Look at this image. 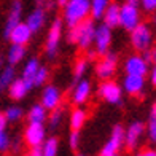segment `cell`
<instances>
[{
	"mask_svg": "<svg viewBox=\"0 0 156 156\" xmlns=\"http://www.w3.org/2000/svg\"><path fill=\"white\" fill-rule=\"evenodd\" d=\"M151 24H153V27L156 29V13H153V15H151Z\"/></svg>",
	"mask_w": 156,
	"mask_h": 156,
	"instance_id": "41",
	"label": "cell"
},
{
	"mask_svg": "<svg viewBox=\"0 0 156 156\" xmlns=\"http://www.w3.org/2000/svg\"><path fill=\"white\" fill-rule=\"evenodd\" d=\"M30 38H32V32L24 23H19L8 35V40L11 41V45H21V46H26L30 41Z\"/></svg>",
	"mask_w": 156,
	"mask_h": 156,
	"instance_id": "18",
	"label": "cell"
},
{
	"mask_svg": "<svg viewBox=\"0 0 156 156\" xmlns=\"http://www.w3.org/2000/svg\"><path fill=\"white\" fill-rule=\"evenodd\" d=\"M27 56V49L26 46H21V45H11L8 49V54H6V61H8V66L15 67L18 64H21Z\"/></svg>",
	"mask_w": 156,
	"mask_h": 156,
	"instance_id": "23",
	"label": "cell"
},
{
	"mask_svg": "<svg viewBox=\"0 0 156 156\" xmlns=\"http://www.w3.org/2000/svg\"><path fill=\"white\" fill-rule=\"evenodd\" d=\"M88 69H89V61H88L86 58L76 59L75 66H73V78H75V81L83 80V76L86 75Z\"/></svg>",
	"mask_w": 156,
	"mask_h": 156,
	"instance_id": "28",
	"label": "cell"
},
{
	"mask_svg": "<svg viewBox=\"0 0 156 156\" xmlns=\"http://www.w3.org/2000/svg\"><path fill=\"white\" fill-rule=\"evenodd\" d=\"M21 19H23V2L18 0V2L11 3V8L8 11V18L5 21V29H3V37L5 38H8L10 32L15 29L19 23H23Z\"/></svg>",
	"mask_w": 156,
	"mask_h": 156,
	"instance_id": "16",
	"label": "cell"
},
{
	"mask_svg": "<svg viewBox=\"0 0 156 156\" xmlns=\"http://www.w3.org/2000/svg\"><path fill=\"white\" fill-rule=\"evenodd\" d=\"M123 147H124V127L121 124H115L108 140L105 142V145L101 150V156H118Z\"/></svg>",
	"mask_w": 156,
	"mask_h": 156,
	"instance_id": "7",
	"label": "cell"
},
{
	"mask_svg": "<svg viewBox=\"0 0 156 156\" xmlns=\"http://www.w3.org/2000/svg\"><path fill=\"white\" fill-rule=\"evenodd\" d=\"M3 116H5L6 121H10V123H18L19 119H23L24 110H23V107H19V105H11V107H8L5 110Z\"/></svg>",
	"mask_w": 156,
	"mask_h": 156,
	"instance_id": "29",
	"label": "cell"
},
{
	"mask_svg": "<svg viewBox=\"0 0 156 156\" xmlns=\"http://www.w3.org/2000/svg\"><path fill=\"white\" fill-rule=\"evenodd\" d=\"M8 91V96L13 99V101H23V99L27 96V93L30 91V88L27 86V83L23 80V78H15V81L10 84V88L6 89Z\"/></svg>",
	"mask_w": 156,
	"mask_h": 156,
	"instance_id": "19",
	"label": "cell"
},
{
	"mask_svg": "<svg viewBox=\"0 0 156 156\" xmlns=\"http://www.w3.org/2000/svg\"><path fill=\"white\" fill-rule=\"evenodd\" d=\"M27 119H29V123L45 124V121L48 119V112L40 104H34L30 107V110L27 112Z\"/></svg>",
	"mask_w": 156,
	"mask_h": 156,
	"instance_id": "24",
	"label": "cell"
},
{
	"mask_svg": "<svg viewBox=\"0 0 156 156\" xmlns=\"http://www.w3.org/2000/svg\"><path fill=\"white\" fill-rule=\"evenodd\" d=\"M40 59L38 58H29L26 62H24V67H23V80L27 83V86H29L30 89L34 88L32 86V80H34V76L35 73H37V70L40 69Z\"/></svg>",
	"mask_w": 156,
	"mask_h": 156,
	"instance_id": "20",
	"label": "cell"
},
{
	"mask_svg": "<svg viewBox=\"0 0 156 156\" xmlns=\"http://www.w3.org/2000/svg\"><path fill=\"white\" fill-rule=\"evenodd\" d=\"M145 132L151 144H156V119H150L148 124L145 126Z\"/></svg>",
	"mask_w": 156,
	"mask_h": 156,
	"instance_id": "32",
	"label": "cell"
},
{
	"mask_svg": "<svg viewBox=\"0 0 156 156\" xmlns=\"http://www.w3.org/2000/svg\"><path fill=\"white\" fill-rule=\"evenodd\" d=\"M124 72L126 75H134V76H142V78H145L148 75V70H150V66L142 59V56L140 54H131V56H127L126 61H124Z\"/></svg>",
	"mask_w": 156,
	"mask_h": 156,
	"instance_id": "13",
	"label": "cell"
},
{
	"mask_svg": "<svg viewBox=\"0 0 156 156\" xmlns=\"http://www.w3.org/2000/svg\"><path fill=\"white\" fill-rule=\"evenodd\" d=\"M142 23V11L137 0H127L119 5V26L124 30L132 32Z\"/></svg>",
	"mask_w": 156,
	"mask_h": 156,
	"instance_id": "3",
	"label": "cell"
},
{
	"mask_svg": "<svg viewBox=\"0 0 156 156\" xmlns=\"http://www.w3.org/2000/svg\"><path fill=\"white\" fill-rule=\"evenodd\" d=\"M89 0H69L62 6V23L69 29L75 27L89 16Z\"/></svg>",
	"mask_w": 156,
	"mask_h": 156,
	"instance_id": "2",
	"label": "cell"
},
{
	"mask_svg": "<svg viewBox=\"0 0 156 156\" xmlns=\"http://www.w3.org/2000/svg\"><path fill=\"white\" fill-rule=\"evenodd\" d=\"M11 145V139L6 132H0V151H5L8 150Z\"/></svg>",
	"mask_w": 156,
	"mask_h": 156,
	"instance_id": "35",
	"label": "cell"
},
{
	"mask_svg": "<svg viewBox=\"0 0 156 156\" xmlns=\"http://www.w3.org/2000/svg\"><path fill=\"white\" fill-rule=\"evenodd\" d=\"M139 6H142L144 8V11L147 13H156V0H142V2L139 3Z\"/></svg>",
	"mask_w": 156,
	"mask_h": 156,
	"instance_id": "33",
	"label": "cell"
},
{
	"mask_svg": "<svg viewBox=\"0 0 156 156\" xmlns=\"http://www.w3.org/2000/svg\"><path fill=\"white\" fill-rule=\"evenodd\" d=\"M121 89L129 96L142 97V94H144V91H145V78L134 76V75H124Z\"/></svg>",
	"mask_w": 156,
	"mask_h": 156,
	"instance_id": "17",
	"label": "cell"
},
{
	"mask_svg": "<svg viewBox=\"0 0 156 156\" xmlns=\"http://www.w3.org/2000/svg\"><path fill=\"white\" fill-rule=\"evenodd\" d=\"M69 145L72 150H76L78 145H80V132H76V131H72L69 134Z\"/></svg>",
	"mask_w": 156,
	"mask_h": 156,
	"instance_id": "34",
	"label": "cell"
},
{
	"mask_svg": "<svg viewBox=\"0 0 156 156\" xmlns=\"http://www.w3.org/2000/svg\"><path fill=\"white\" fill-rule=\"evenodd\" d=\"M86 119H88V112L83 107H75L72 110V113H70V116H69L70 129L80 132V129L84 126V123H86Z\"/></svg>",
	"mask_w": 156,
	"mask_h": 156,
	"instance_id": "21",
	"label": "cell"
},
{
	"mask_svg": "<svg viewBox=\"0 0 156 156\" xmlns=\"http://www.w3.org/2000/svg\"><path fill=\"white\" fill-rule=\"evenodd\" d=\"M59 151V140L58 137H46L45 142L40 147V153L41 156H58Z\"/></svg>",
	"mask_w": 156,
	"mask_h": 156,
	"instance_id": "26",
	"label": "cell"
},
{
	"mask_svg": "<svg viewBox=\"0 0 156 156\" xmlns=\"http://www.w3.org/2000/svg\"><path fill=\"white\" fill-rule=\"evenodd\" d=\"M104 26H107L108 29H113V27L119 26V5L118 3H108V6L105 8L104 13Z\"/></svg>",
	"mask_w": 156,
	"mask_h": 156,
	"instance_id": "22",
	"label": "cell"
},
{
	"mask_svg": "<svg viewBox=\"0 0 156 156\" xmlns=\"http://www.w3.org/2000/svg\"><path fill=\"white\" fill-rule=\"evenodd\" d=\"M91 93H93V84H91L89 80L83 78V80L75 83L70 97H72V102L76 105V107H81V105H84V104L89 101Z\"/></svg>",
	"mask_w": 156,
	"mask_h": 156,
	"instance_id": "14",
	"label": "cell"
},
{
	"mask_svg": "<svg viewBox=\"0 0 156 156\" xmlns=\"http://www.w3.org/2000/svg\"><path fill=\"white\" fill-rule=\"evenodd\" d=\"M145 132V124L136 119V121L129 123V126L124 127V147L127 150H136L140 144V139Z\"/></svg>",
	"mask_w": 156,
	"mask_h": 156,
	"instance_id": "12",
	"label": "cell"
},
{
	"mask_svg": "<svg viewBox=\"0 0 156 156\" xmlns=\"http://www.w3.org/2000/svg\"><path fill=\"white\" fill-rule=\"evenodd\" d=\"M6 124H8V121L5 119L3 113H0V132H5V129H6Z\"/></svg>",
	"mask_w": 156,
	"mask_h": 156,
	"instance_id": "39",
	"label": "cell"
},
{
	"mask_svg": "<svg viewBox=\"0 0 156 156\" xmlns=\"http://www.w3.org/2000/svg\"><path fill=\"white\" fill-rule=\"evenodd\" d=\"M110 2L107 0H93L89 5V16L93 21H97V19H102L104 18V13H105V8L108 6Z\"/></svg>",
	"mask_w": 156,
	"mask_h": 156,
	"instance_id": "27",
	"label": "cell"
},
{
	"mask_svg": "<svg viewBox=\"0 0 156 156\" xmlns=\"http://www.w3.org/2000/svg\"><path fill=\"white\" fill-rule=\"evenodd\" d=\"M97 94L107 104H112V105H121L123 104V89L113 80L102 81L97 88Z\"/></svg>",
	"mask_w": 156,
	"mask_h": 156,
	"instance_id": "6",
	"label": "cell"
},
{
	"mask_svg": "<svg viewBox=\"0 0 156 156\" xmlns=\"http://www.w3.org/2000/svg\"><path fill=\"white\" fill-rule=\"evenodd\" d=\"M64 115H66V112H64V108H62V107L53 110V112L48 115V123H49V127H51V129H58V127L61 126V123H62V119H64Z\"/></svg>",
	"mask_w": 156,
	"mask_h": 156,
	"instance_id": "31",
	"label": "cell"
},
{
	"mask_svg": "<svg viewBox=\"0 0 156 156\" xmlns=\"http://www.w3.org/2000/svg\"><path fill=\"white\" fill-rule=\"evenodd\" d=\"M148 76H150V83H151V86H154V88H156V64L150 66V70H148Z\"/></svg>",
	"mask_w": 156,
	"mask_h": 156,
	"instance_id": "36",
	"label": "cell"
},
{
	"mask_svg": "<svg viewBox=\"0 0 156 156\" xmlns=\"http://www.w3.org/2000/svg\"><path fill=\"white\" fill-rule=\"evenodd\" d=\"M112 40H113L112 29H108V27H107V26H104V24L96 26L94 40H93L94 53H96V54H99V56H105V54H107V53L110 51Z\"/></svg>",
	"mask_w": 156,
	"mask_h": 156,
	"instance_id": "9",
	"label": "cell"
},
{
	"mask_svg": "<svg viewBox=\"0 0 156 156\" xmlns=\"http://www.w3.org/2000/svg\"><path fill=\"white\" fill-rule=\"evenodd\" d=\"M46 18H48V13H46V10L43 8V6H35L29 15H27L24 24L29 27V30L34 35V34H37V32H40L41 29H43V26L46 23Z\"/></svg>",
	"mask_w": 156,
	"mask_h": 156,
	"instance_id": "15",
	"label": "cell"
},
{
	"mask_svg": "<svg viewBox=\"0 0 156 156\" xmlns=\"http://www.w3.org/2000/svg\"><path fill=\"white\" fill-rule=\"evenodd\" d=\"M131 34V45L132 48L137 51V54H142L148 51L151 46H153V40H154V34H153V29L148 23H142L134 29Z\"/></svg>",
	"mask_w": 156,
	"mask_h": 156,
	"instance_id": "4",
	"label": "cell"
},
{
	"mask_svg": "<svg viewBox=\"0 0 156 156\" xmlns=\"http://www.w3.org/2000/svg\"><path fill=\"white\" fill-rule=\"evenodd\" d=\"M116 67H118V54L108 51L105 56H102L96 64V75L97 78H101L102 81L112 80V76L116 73Z\"/></svg>",
	"mask_w": 156,
	"mask_h": 156,
	"instance_id": "8",
	"label": "cell"
},
{
	"mask_svg": "<svg viewBox=\"0 0 156 156\" xmlns=\"http://www.w3.org/2000/svg\"><path fill=\"white\" fill-rule=\"evenodd\" d=\"M46 139V127L45 124L29 123L24 129V142L30 148H38Z\"/></svg>",
	"mask_w": 156,
	"mask_h": 156,
	"instance_id": "11",
	"label": "cell"
},
{
	"mask_svg": "<svg viewBox=\"0 0 156 156\" xmlns=\"http://www.w3.org/2000/svg\"><path fill=\"white\" fill-rule=\"evenodd\" d=\"M94 32H96V23L91 18H88L78 26L70 27L67 32V41L70 45L80 46V49H89L93 46Z\"/></svg>",
	"mask_w": 156,
	"mask_h": 156,
	"instance_id": "1",
	"label": "cell"
},
{
	"mask_svg": "<svg viewBox=\"0 0 156 156\" xmlns=\"http://www.w3.org/2000/svg\"><path fill=\"white\" fill-rule=\"evenodd\" d=\"M2 69H3V58L0 56V70H2Z\"/></svg>",
	"mask_w": 156,
	"mask_h": 156,
	"instance_id": "42",
	"label": "cell"
},
{
	"mask_svg": "<svg viewBox=\"0 0 156 156\" xmlns=\"http://www.w3.org/2000/svg\"><path fill=\"white\" fill-rule=\"evenodd\" d=\"M136 156H156V150H153V148H144V150L137 151Z\"/></svg>",
	"mask_w": 156,
	"mask_h": 156,
	"instance_id": "37",
	"label": "cell"
},
{
	"mask_svg": "<svg viewBox=\"0 0 156 156\" xmlns=\"http://www.w3.org/2000/svg\"><path fill=\"white\" fill-rule=\"evenodd\" d=\"M48 78H49V69L46 66H40V69L37 70V73H35L34 80H32V86L34 88L43 86V84L48 81Z\"/></svg>",
	"mask_w": 156,
	"mask_h": 156,
	"instance_id": "30",
	"label": "cell"
},
{
	"mask_svg": "<svg viewBox=\"0 0 156 156\" xmlns=\"http://www.w3.org/2000/svg\"><path fill=\"white\" fill-rule=\"evenodd\" d=\"M76 156H84V154H76Z\"/></svg>",
	"mask_w": 156,
	"mask_h": 156,
	"instance_id": "44",
	"label": "cell"
},
{
	"mask_svg": "<svg viewBox=\"0 0 156 156\" xmlns=\"http://www.w3.org/2000/svg\"><path fill=\"white\" fill-rule=\"evenodd\" d=\"M26 156H34V154H30V153H29V154H26Z\"/></svg>",
	"mask_w": 156,
	"mask_h": 156,
	"instance_id": "43",
	"label": "cell"
},
{
	"mask_svg": "<svg viewBox=\"0 0 156 156\" xmlns=\"http://www.w3.org/2000/svg\"><path fill=\"white\" fill-rule=\"evenodd\" d=\"M62 102V93L56 84H46L41 91V99H40V105L43 107L46 112H53L56 108L61 107Z\"/></svg>",
	"mask_w": 156,
	"mask_h": 156,
	"instance_id": "10",
	"label": "cell"
},
{
	"mask_svg": "<svg viewBox=\"0 0 156 156\" xmlns=\"http://www.w3.org/2000/svg\"><path fill=\"white\" fill-rule=\"evenodd\" d=\"M15 78H16V69L15 67L6 66L0 70V94L10 88V84L15 81Z\"/></svg>",
	"mask_w": 156,
	"mask_h": 156,
	"instance_id": "25",
	"label": "cell"
},
{
	"mask_svg": "<svg viewBox=\"0 0 156 156\" xmlns=\"http://www.w3.org/2000/svg\"><path fill=\"white\" fill-rule=\"evenodd\" d=\"M148 58H150V66L156 64V46H151L148 49Z\"/></svg>",
	"mask_w": 156,
	"mask_h": 156,
	"instance_id": "38",
	"label": "cell"
},
{
	"mask_svg": "<svg viewBox=\"0 0 156 156\" xmlns=\"http://www.w3.org/2000/svg\"><path fill=\"white\" fill-rule=\"evenodd\" d=\"M62 30H64V23L61 18H54L49 30L46 35V43H45V53L49 59H54L56 54L59 51V45H61V38H62Z\"/></svg>",
	"mask_w": 156,
	"mask_h": 156,
	"instance_id": "5",
	"label": "cell"
},
{
	"mask_svg": "<svg viewBox=\"0 0 156 156\" xmlns=\"http://www.w3.org/2000/svg\"><path fill=\"white\" fill-rule=\"evenodd\" d=\"M150 119H156V102L151 105V110H150Z\"/></svg>",
	"mask_w": 156,
	"mask_h": 156,
	"instance_id": "40",
	"label": "cell"
}]
</instances>
